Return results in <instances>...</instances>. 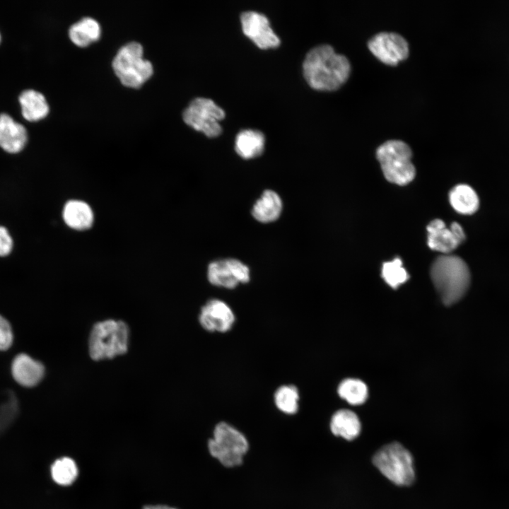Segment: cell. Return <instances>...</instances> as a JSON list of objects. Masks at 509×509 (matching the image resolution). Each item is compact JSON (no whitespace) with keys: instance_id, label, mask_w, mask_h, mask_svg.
Returning <instances> with one entry per match:
<instances>
[{"instance_id":"cell-1","label":"cell","mask_w":509,"mask_h":509,"mask_svg":"<svg viewBox=\"0 0 509 509\" xmlns=\"http://www.w3.org/2000/svg\"><path fill=\"white\" fill-rule=\"evenodd\" d=\"M351 64L348 58L336 52L329 45H317L306 54L303 63L304 77L308 83L317 90L338 88L348 78Z\"/></svg>"},{"instance_id":"cell-2","label":"cell","mask_w":509,"mask_h":509,"mask_svg":"<svg viewBox=\"0 0 509 509\" xmlns=\"http://www.w3.org/2000/svg\"><path fill=\"white\" fill-rule=\"evenodd\" d=\"M432 281L445 305L460 300L470 283V272L465 262L456 255L437 257L431 268Z\"/></svg>"},{"instance_id":"cell-3","label":"cell","mask_w":509,"mask_h":509,"mask_svg":"<svg viewBox=\"0 0 509 509\" xmlns=\"http://www.w3.org/2000/svg\"><path fill=\"white\" fill-rule=\"evenodd\" d=\"M129 330L120 320H107L96 323L89 337V353L92 359L112 358L127 352Z\"/></svg>"},{"instance_id":"cell-4","label":"cell","mask_w":509,"mask_h":509,"mask_svg":"<svg viewBox=\"0 0 509 509\" xmlns=\"http://www.w3.org/2000/svg\"><path fill=\"white\" fill-rule=\"evenodd\" d=\"M376 156L385 178L390 182L405 185L415 177L412 152L404 141L391 139L378 146Z\"/></svg>"},{"instance_id":"cell-5","label":"cell","mask_w":509,"mask_h":509,"mask_svg":"<svg viewBox=\"0 0 509 509\" xmlns=\"http://www.w3.org/2000/svg\"><path fill=\"white\" fill-rule=\"evenodd\" d=\"M142 45L131 42L123 45L112 61V68L121 83L127 87H141L153 74L151 63L143 58Z\"/></svg>"},{"instance_id":"cell-6","label":"cell","mask_w":509,"mask_h":509,"mask_svg":"<svg viewBox=\"0 0 509 509\" xmlns=\"http://www.w3.org/2000/svg\"><path fill=\"white\" fill-rule=\"evenodd\" d=\"M248 447L245 436L226 422H220L215 426L213 438L208 442L211 456L228 467L240 464Z\"/></svg>"},{"instance_id":"cell-7","label":"cell","mask_w":509,"mask_h":509,"mask_svg":"<svg viewBox=\"0 0 509 509\" xmlns=\"http://www.w3.org/2000/svg\"><path fill=\"white\" fill-rule=\"evenodd\" d=\"M373 462L380 472L395 484L406 486L414 479L413 458L400 443L383 446L373 456Z\"/></svg>"},{"instance_id":"cell-8","label":"cell","mask_w":509,"mask_h":509,"mask_svg":"<svg viewBox=\"0 0 509 509\" xmlns=\"http://www.w3.org/2000/svg\"><path fill=\"white\" fill-rule=\"evenodd\" d=\"M225 117L224 111L208 98L194 99L184 110V122L208 137L218 136L222 131L219 121Z\"/></svg>"},{"instance_id":"cell-9","label":"cell","mask_w":509,"mask_h":509,"mask_svg":"<svg viewBox=\"0 0 509 509\" xmlns=\"http://www.w3.org/2000/svg\"><path fill=\"white\" fill-rule=\"evenodd\" d=\"M373 54L384 63L396 64L409 53L406 40L394 32L382 31L373 35L368 42Z\"/></svg>"},{"instance_id":"cell-10","label":"cell","mask_w":509,"mask_h":509,"mask_svg":"<svg viewBox=\"0 0 509 509\" xmlns=\"http://www.w3.org/2000/svg\"><path fill=\"white\" fill-rule=\"evenodd\" d=\"M207 277L216 286L232 289L239 283H245L250 281V270L238 259L218 260L209 265Z\"/></svg>"},{"instance_id":"cell-11","label":"cell","mask_w":509,"mask_h":509,"mask_svg":"<svg viewBox=\"0 0 509 509\" xmlns=\"http://www.w3.org/2000/svg\"><path fill=\"white\" fill-rule=\"evenodd\" d=\"M199 322L202 328L209 332L226 333L233 327L235 315L226 302L213 298L201 307Z\"/></svg>"},{"instance_id":"cell-12","label":"cell","mask_w":509,"mask_h":509,"mask_svg":"<svg viewBox=\"0 0 509 509\" xmlns=\"http://www.w3.org/2000/svg\"><path fill=\"white\" fill-rule=\"evenodd\" d=\"M240 21L245 35L259 48H274L279 45L280 40L264 15L256 11H246L241 14Z\"/></svg>"},{"instance_id":"cell-13","label":"cell","mask_w":509,"mask_h":509,"mask_svg":"<svg viewBox=\"0 0 509 509\" xmlns=\"http://www.w3.org/2000/svg\"><path fill=\"white\" fill-rule=\"evenodd\" d=\"M45 374L43 365L22 353L18 355L12 363V375L15 380L24 387H33L38 384Z\"/></svg>"},{"instance_id":"cell-14","label":"cell","mask_w":509,"mask_h":509,"mask_svg":"<svg viewBox=\"0 0 509 509\" xmlns=\"http://www.w3.org/2000/svg\"><path fill=\"white\" fill-rule=\"evenodd\" d=\"M27 131L6 114L0 115V146L8 153L21 151L27 142Z\"/></svg>"},{"instance_id":"cell-15","label":"cell","mask_w":509,"mask_h":509,"mask_svg":"<svg viewBox=\"0 0 509 509\" xmlns=\"http://www.w3.org/2000/svg\"><path fill=\"white\" fill-rule=\"evenodd\" d=\"M428 245L433 250L447 255L460 244L450 228L443 221L435 219L427 226Z\"/></svg>"},{"instance_id":"cell-16","label":"cell","mask_w":509,"mask_h":509,"mask_svg":"<svg viewBox=\"0 0 509 509\" xmlns=\"http://www.w3.org/2000/svg\"><path fill=\"white\" fill-rule=\"evenodd\" d=\"M62 216L65 223L76 230L90 228L94 220V214L89 204L78 199L69 200L66 203Z\"/></svg>"},{"instance_id":"cell-17","label":"cell","mask_w":509,"mask_h":509,"mask_svg":"<svg viewBox=\"0 0 509 509\" xmlns=\"http://www.w3.org/2000/svg\"><path fill=\"white\" fill-rule=\"evenodd\" d=\"M282 201L277 193L266 190L256 201L252 210L253 217L261 223H270L280 216Z\"/></svg>"},{"instance_id":"cell-18","label":"cell","mask_w":509,"mask_h":509,"mask_svg":"<svg viewBox=\"0 0 509 509\" xmlns=\"http://www.w3.org/2000/svg\"><path fill=\"white\" fill-rule=\"evenodd\" d=\"M264 142V136L261 131L245 129L238 134L235 142V149L242 158H253L262 153Z\"/></svg>"},{"instance_id":"cell-19","label":"cell","mask_w":509,"mask_h":509,"mask_svg":"<svg viewBox=\"0 0 509 509\" xmlns=\"http://www.w3.org/2000/svg\"><path fill=\"white\" fill-rule=\"evenodd\" d=\"M19 102L22 115L28 121L40 120L45 117L49 112V105L45 98L36 90L23 91L19 97Z\"/></svg>"},{"instance_id":"cell-20","label":"cell","mask_w":509,"mask_h":509,"mask_svg":"<svg viewBox=\"0 0 509 509\" xmlns=\"http://www.w3.org/2000/svg\"><path fill=\"white\" fill-rule=\"evenodd\" d=\"M101 35L98 22L90 17H84L74 23L69 30L71 40L77 46L86 47L98 40Z\"/></svg>"},{"instance_id":"cell-21","label":"cell","mask_w":509,"mask_h":509,"mask_svg":"<svg viewBox=\"0 0 509 509\" xmlns=\"http://www.w3.org/2000/svg\"><path fill=\"white\" fill-rule=\"evenodd\" d=\"M330 429L335 435L351 440L360 433L361 422L353 411L339 410L332 417Z\"/></svg>"},{"instance_id":"cell-22","label":"cell","mask_w":509,"mask_h":509,"mask_svg":"<svg viewBox=\"0 0 509 509\" xmlns=\"http://www.w3.org/2000/svg\"><path fill=\"white\" fill-rule=\"evenodd\" d=\"M449 201L456 211L466 215L475 213L479 205L476 192L470 186L464 184L452 189L449 193Z\"/></svg>"},{"instance_id":"cell-23","label":"cell","mask_w":509,"mask_h":509,"mask_svg":"<svg viewBox=\"0 0 509 509\" xmlns=\"http://www.w3.org/2000/svg\"><path fill=\"white\" fill-rule=\"evenodd\" d=\"M300 394L293 385H283L275 391L274 402L276 408L286 414H296L299 407Z\"/></svg>"},{"instance_id":"cell-24","label":"cell","mask_w":509,"mask_h":509,"mask_svg":"<svg viewBox=\"0 0 509 509\" xmlns=\"http://www.w3.org/2000/svg\"><path fill=\"white\" fill-rule=\"evenodd\" d=\"M78 470L76 462L70 457H62L56 460L51 469L53 480L58 484H71L78 476Z\"/></svg>"},{"instance_id":"cell-25","label":"cell","mask_w":509,"mask_h":509,"mask_svg":"<svg viewBox=\"0 0 509 509\" xmlns=\"http://www.w3.org/2000/svg\"><path fill=\"white\" fill-rule=\"evenodd\" d=\"M338 392L341 398L354 405L363 403L368 396L366 385L356 379L344 380L339 386Z\"/></svg>"},{"instance_id":"cell-26","label":"cell","mask_w":509,"mask_h":509,"mask_svg":"<svg viewBox=\"0 0 509 509\" xmlns=\"http://www.w3.org/2000/svg\"><path fill=\"white\" fill-rule=\"evenodd\" d=\"M382 277L390 286L397 288L408 280L409 275L402 267V260L399 257H396L391 262L383 263Z\"/></svg>"},{"instance_id":"cell-27","label":"cell","mask_w":509,"mask_h":509,"mask_svg":"<svg viewBox=\"0 0 509 509\" xmlns=\"http://www.w3.org/2000/svg\"><path fill=\"white\" fill-rule=\"evenodd\" d=\"M18 410V400L12 392H8L0 403V431L8 426L15 419Z\"/></svg>"},{"instance_id":"cell-28","label":"cell","mask_w":509,"mask_h":509,"mask_svg":"<svg viewBox=\"0 0 509 509\" xmlns=\"http://www.w3.org/2000/svg\"><path fill=\"white\" fill-rule=\"evenodd\" d=\"M13 341V332L9 322L0 315V350L8 349Z\"/></svg>"},{"instance_id":"cell-29","label":"cell","mask_w":509,"mask_h":509,"mask_svg":"<svg viewBox=\"0 0 509 509\" xmlns=\"http://www.w3.org/2000/svg\"><path fill=\"white\" fill-rule=\"evenodd\" d=\"M13 247V240L8 230L0 226V256L8 255Z\"/></svg>"},{"instance_id":"cell-30","label":"cell","mask_w":509,"mask_h":509,"mask_svg":"<svg viewBox=\"0 0 509 509\" xmlns=\"http://www.w3.org/2000/svg\"><path fill=\"white\" fill-rule=\"evenodd\" d=\"M450 228L461 244L465 239V234L461 226L457 222H453L451 223Z\"/></svg>"},{"instance_id":"cell-31","label":"cell","mask_w":509,"mask_h":509,"mask_svg":"<svg viewBox=\"0 0 509 509\" xmlns=\"http://www.w3.org/2000/svg\"><path fill=\"white\" fill-rule=\"evenodd\" d=\"M144 509H176L172 507L163 505H146Z\"/></svg>"}]
</instances>
